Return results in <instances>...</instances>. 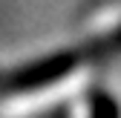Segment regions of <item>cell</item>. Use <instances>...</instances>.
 I'll return each instance as SVG.
<instances>
[{"instance_id": "obj_2", "label": "cell", "mask_w": 121, "mask_h": 118, "mask_svg": "<svg viewBox=\"0 0 121 118\" xmlns=\"http://www.w3.org/2000/svg\"><path fill=\"white\" fill-rule=\"evenodd\" d=\"M92 118H118V107H115V101L107 98L104 92H98L92 98Z\"/></svg>"}, {"instance_id": "obj_1", "label": "cell", "mask_w": 121, "mask_h": 118, "mask_svg": "<svg viewBox=\"0 0 121 118\" xmlns=\"http://www.w3.org/2000/svg\"><path fill=\"white\" fill-rule=\"evenodd\" d=\"M78 61H81L78 52H60L52 58H43L32 66H23L17 75H12L9 84H12V89H40V86H49L60 78H66L78 66Z\"/></svg>"}]
</instances>
